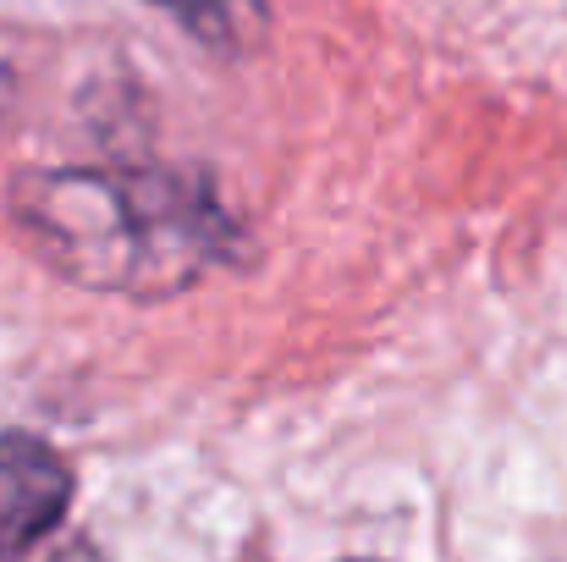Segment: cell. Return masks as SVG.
Masks as SVG:
<instances>
[{"label": "cell", "instance_id": "6da1fadb", "mask_svg": "<svg viewBox=\"0 0 567 562\" xmlns=\"http://www.w3.org/2000/svg\"><path fill=\"white\" fill-rule=\"evenodd\" d=\"M6 215L50 270L122 298H172L237 248L215 187L172 166L22 172Z\"/></svg>", "mask_w": 567, "mask_h": 562}, {"label": "cell", "instance_id": "7a4b0ae2", "mask_svg": "<svg viewBox=\"0 0 567 562\" xmlns=\"http://www.w3.org/2000/svg\"><path fill=\"white\" fill-rule=\"evenodd\" d=\"M72 469L66 458L28 436L6 430L0 436V562H22L72 508Z\"/></svg>", "mask_w": 567, "mask_h": 562}, {"label": "cell", "instance_id": "3957f363", "mask_svg": "<svg viewBox=\"0 0 567 562\" xmlns=\"http://www.w3.org/2000/svg\"><path fill=\"white\" fill-rule=\"evenodd\" d=\"M150 6H161L172 22H183L193 39L209 44L215 55H243L270 28L265 0H150Z\"/></svg>", "mask_w": 567, "mask_h": 562}]
</instances>
